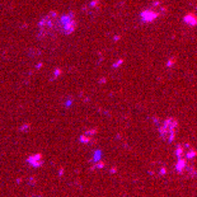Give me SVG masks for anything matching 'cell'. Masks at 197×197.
<instances>
[{"mask_svg":"<svg viewBox=\"0 0 197 197\" xmlns=\"http://www.w3.org/2000/svg\"><path fill=\"white\" fill-rule=\"evenodd\" d=\"M29 164H32L33 167H40L42 164V155L41 154H34V155H31L28 158Z\"/></svg>","mask_w":197,"mask_h":197,"instance_id":"5","label":"cell"},{"mask_svg":"<svg viewBox=\"0 0 197 197\" xmlns=\"http://www.w3.org/2000/svg\"><path fill=\"white\" fill-rule=\"evenodd\" d=\"M183 21H184V23H186V24L191 26V27L197 26V17H195L193 14H187L186 17L183 18Z\"/></svg>","mask_w":197,"mask_h":197,"instance_id":"6","label":"cell"},{"mask_svg":"<svg viewBox=\"0 0 197 197\" xmlns=\"http://www.w3.org/2000/svg\"><path fill=\"white\" fill-rule=\"evenodd\" d=\"M163 13H165V8L159 3H154L150 8L141 11L140 18L142 22L150 23V22H154L155 19H158Z\"/></svg>","mask_w":197,"mask_h":197,"instance_id":"4","label":"cell"},{"mask_svg":"<svg viewBox=\"0 0 197 197\" xmlns=\"http://www.w3.org/2000/svg\"><path fill=\"white\" fill-rule=\"evenodd\" d=\"M177 129H178V122L174 118H167L159 127V134L165 141L172 142L176 137Z\"/></svg>","mask_w":197,"mask_h":197,"instance_id":"3","label":"cell"},{"mask_svg":"<svg viewBox=\"0 0 197 197\" xmlns=\"http://www.w3.org/2000/svg\"><path fill=\"white\" fill-rule=\"evenodd\" d=\"M60 15L61 14L57 10H51L43 15L38 22V36L41 38H47L59 33Z\"/></svg>","mask_w":197,"mask_h":197,"instance_id":"1","label":"cell"},{"mask_svg":"<svg viewBox=\"0 0 197 197\" xmlns=\"http://www.w3.org/2000/svg\"><path fill=\"white\" fill-rule=\"evenodd\" d=\"M78 28V19L74 15V13H65L60 15L59 21V33L70 36Z\"/></svg>","mask_w":197,"mask_h":197,"instance_id":"2","label":"cell"},{"mask_svg":"<svg viewBox=\"0 0 197 197\" xmlns=\"http://www.w3.org/2000/svg\"><path fill=\"white\" fill-rule=\"evenodd\" d=\"M176 155L177 158H184V146L183 145H178L177 146V149H176Z\"/></svg>","mask_w":197,"mask_h":197,"instance_id":"9","label":"cell"},{"mask_svg":"<svg viewBox=\"0 0 197 197\" xmlns=\"http://www.w3.org/2000/svg\"><path fill=\"white\" fill-rule=\"evenodd\" d=\"M197 155V153L195 151V150H192V149H190L188 150V153L187 154H184V158H186L187 160H190V159H193V158Z\"/></svg>","mask_w":197,"mask_h":197,"instance_id":"10","label":"cell"},{"mask_svg":"<svg viewBox=\"0 0 197 197\" xmlns=\"http://www.w3.org/2000/svg\"><path fill=\"white\" fill-rule=\"evenodd\" d=\"M186 165H187V159H186V158H179L178 161H177V164H176L177 172L182 173L184 169H186Z\"/></svg>","mask_w":197,"mask_h":197,"instance_id":"7","label":"cell"},{"mask_svg":"<svg viewBox=\"0 0 197 197\" xmlns=\"http://www.w3.org/2000/svg\"><path fill=\"white\" fill-rule=\"evenodd\" d=\"M95 134V130H92V131H88V132H85L83 135L82 137H80V140H82L83 142H89L92 140V136Z\"/></svg>","mask_w":197,"mask_h":197,"instance_id":"8","label":"cell"}]
</instances>
